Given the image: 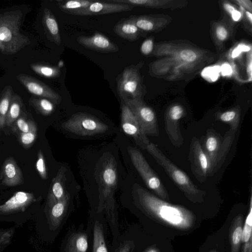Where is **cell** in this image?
I'll return each instance as SVG.
<instances>
[{
  "mask_svg": "<svg viewBox=\"0 0 252 252\" xmlns=\"http://www.w3.org/2000/svg\"><path fill=\"white\" fill-rule=\"evenodd\" d=\"M149 64V74L169 81L189 80L212 64L216 55L187 40L176 39L155 43Z\"/></svg>",
  "mask_w": 252,
  "mask_h": 252,
  "instance_id": "cell-1",
  "label": "cell"
},
{
  "mask_svg": "<svg viewBox=\"0 0 252 252\" xmlns=\"http://www.w3.org/2000/svg\"><path fill=\"white\" fill-rule=\"evenodd\" d=\"M134 195L142 211L160 222L183 230L191 228L195 224V215L189 210L169 203L138 184L134 186Z\"/></svg>",
  "mask_w": 252,
  "mask_h": 252,
  "instance_id": "cell-2",
  "label": "cell"
},
{
  "mask_svg": "<svg viewBox=\"0 0 252 252\" xmlns=\"http://www.w3.org/2000/svg\"><path fill=\"white\" fill-rule=\"evenodd\" d=\"M146 150L164 169L188 199L193 202L203 201L205 191L199 189L188 175L168 158L155 144L150 142Z\"/></svg>",
  "mask_w": 252,
  "mask_h": 252,
  "instance_id": "cell-3",
  "label": "cell"
},
{
  "mask_svg": "<svg viewBox=\"0 0 252 252\" xmlns=\"http://www.w3.org/2000/svg\"><path fill=\"white\" fill-rule=\"evenodd\" d=\"M22 16L19 11L0 14V51L2 53L15 54L30 44L29 38L20 31Z\"/></svg>",
  "mask_w": 252,
  "mask_h": 252,
  "instance_id": "cell-4",
  "label": "cell"
},
{
  "mask_svg": "<svg viewBox=\"0 0 252 252\" xmlns=\"http://www.w3.org/2000/svg\"><path fill=\"white\" fill-rule=\"evenodd\" d=\"M232 138L228 135L222 140L214 129L207 130L201 145L209 159V176H212L221 166L230 147Z\"/></svg>",
  "mask_w": 252,
  "mask_h": 252,
  "instance_id": "cell-5",
  "label": "cell"
},
{
  "mask_svg": "<svg viewBox=\"0 0 252 252\" xmlns=\"http://www.w3.org/2000/svg\"><path fill=\"white\" fill-rule=\"evenodd\" d=\"M127 151L133 165L147 187L159 198L169 200V195L164 185L141 152L136 148L131 146L128 147Z\"/></svg>",
  "mask_w": 252,
  "mask_h": 252,
  "instance_id": "cell-6",
  "label": "cell"
},
{
  "mask_svg": "<svg viewBox=\"0 0 252 252\" xmlns=\"http://www.w3.org/2000/svg\"><path fill=\"white\" fill-rule=\"evenodd\" d=\"M120 98L141 99L146 93L139 68L135 65L126 67L116 79Z\"/></svg>",
  "mask_w": 252,
  "mask_h": 252,
  "instance_id": "cell-7",
  "label": "cell"
},
{
  "mask_svg": "<svg viewBox=\"0 0 252 252\" xmlns=\"http://www.w3.org/2000/svg\"><path fill=\"white\" fill-rule=\"evenodd\" d=\"M66 130L80 136H91L106 131L109 127L95 116L79 112L73 115L63 123Z\"/></svg>",
  "mask_w": 252,
  "mask_h": 252,
  "instance_id": "cell-8",
  "label": "cell"
},
{
  "mask_svg": "<svg viewBox=\"0 0 252 252\" xmlns=\"http://www.w3.org/2000/svg\"><path fill=\"white\" fill-rule=\"evenodd\" d=\"M130 108L146 135L158 136L159 127L155 112L141 99L121 98Z\"/></svg>",
  "mask_w": 252,
  "mask_h": 252,
  "instance_id": "cell-9",
  "label": "cell"
},
{
  "mask_svg": "<svg viewBox=\"0 0 252 252\" xmlns=\"http://www.w3.org/2000/svg\"><path fill=\"white\" fill-rule=\"evenodd\" d=\"M121 126L124 132L132 137L136 144L146 149L150 141L142 130L135 116L128 106L121 99Z\"/></svg>",
  "mask_w": 252,
  "mask_h": 252,
  "instance_id": "cell-10",
  "label": "cell"
},
{
  "mask_svg": "<svg viewBox=\"0 0 252 252\" xmlns=\"http://www.w3.org/2000/svg\"><path fill=\"white\" fill-rule=\"evenodd\" d=\"M185 109L179 103H174L166 109L164 114L165 129L172 144L181 146L183 142L179 126L180 120L184 117Z\"/></svg>",
  "mask_w": 252,
  "mask_h": 252,
  "instance_id": "cell-11",
  "label": "cell"
},
{
  "mask_svg": "<svg viewBox=\"0 0 252 252\" xmlns=\"http://www.w3.org/2000/svg\"><path fill=\"white\" fill-rule=\"evenodd\" d=\"M211 35L214 46L218 53L222 52L225 44L235 35V23L224 15L217 20L210 22Z\"/></svg>",
  "mask_w": 252,
  "mask_h": 252,
  "instance_id": "cell-12",
  "label": "cell"
},
{
  "mask_svg": "<svg viewBox=\"0 0 252 252\" xmlns=\"http://www.w3.org/2000/svg\"><path fill=\"white\" fill-rule=\"evenodd\" d=\"M189 158L192 173L200 182H204L209 176V161L200 141L195 137L190 143Z\"/></svg>",
  "mask_w": 252,
  "mask_h": 252,
  "instance_id": "cell-13",
  "label": "cell"
},
{
  "mask_svg": "<svg viewBox=\"0 0 252 252\" xmlns=\"http://www.w3.org/2000/svg\"><path fill=\"white\" fill-rule=\"evenodd\" d=\"M16 77L31 94L47 98L55 105L62 102V97L58 93L36 78L25 74H19Z\"/></svg>",
  "mask_w": 252,
  "mask_h": 252,
  "instance_id": "cell-14",
  "label": "cell"
},
{
  "mask_svg": "<svg viewBox=\"0 0 252 252\" xmlns=\"http://www.w3.org/2000/svg\"><path fill=\"white\" fill-rule=\"evenodd\" d=\"M128 17L144 33L159 32L172 21L169 15L163 14L130 15Z\"/></svg>",
  "mask_w": 252,
  "mask_h": 252,
  "instance_id": "cell-15",
  "label": "cell"
},
{
  "mask_svg": "<svg viewBox=\"0 0 252 252\" xmlns=\"http://www.w3.org/2000/svg\"><path fill=\"white\" fill-rule=\"evenodd\" d=\"M76 40L85 48L100 53H114L119 50L117 44L97 31L90 36H79Z\"/></svg>",
  "mask_w": 252,
  "mask_h": 252,
  "instance_id": "cell-16",
  "label": "cell"
},
{
  "mask_svg": "<svg viewBox=\"0 0 252 252\" xmlns=\"http://www.w3.org/2000/svg\"><path fill=\"white\" fill-rule=\"evenodd\" d=\"M36 201L32 193L19 191L3 204L0 205V214L7 215L24 212Z\"/></svg>",
  "mask_w": 252,
  "mask_h": 252,
  "instance_id": "cell-17",
  "label": "cell"
},
{
  "mask_svg": "<svg viewBox=\"0 0 252 252\" xmlns=\"http://www.w3.org/2000/svg\"><path fill=\"white\" fill-rule=\"evenodd\" d=\"M101 182L103 186L101 198L97 208V212L102 211L106 201L113 196V191L117 182L116 168L111 161H108L103 167L101 173Z\"/></svg>",
  "mask_w": 252,
  "mask_h": 252,
  "instance_id": "cell-18",
  "label": "cell"
},
{
  "mask_svg": "<svg viewBox=\"0 0 252 252\" xmlns=\"http://www.w3.org/2000/svg\"><path fill=\"white\" fill-rule=\"evenodd\" d=\"M134 7L129 4L94 0L86 8L79 11L75 15L91 16L119 13L131 10Z\"/></svg>",
  "mask_w": 252,
  "mask_h": 252,
  "instance_id": "cell-19",
  "label": "cell"
},
{
  "mask_svg": "<svg viewBox=\"0 0 252 252\" xmlns=\"http://www.w3.org/2000/svg\"><path fill=\"white\" fill-rule=\"evenodd\" d=\"M109 2L153 9L175 10L188 4L186 0H109Z\"/></svg>",
  "mask_w": 252,
  "mask_h": 252,
  "instance_id": "cell-20",
  "label": "cell"
},
{
  "mask_svg": "<svg viewBox=\"0 0 252 252\" xmlns=\"http://www.w3.org/2000/svg\"><path fill=\"white\" fill-rule=\"evenodd\" d=\"M0 180L2 185L9 187L23 184L24 180L22 171L13 157H8L4 161L1 166Z\"/></svg>",
  "mask_w": 252,
  "mask_h": 252,
  "instance_id": "cell-21",
  "label": "cell"
},
{
  "mask_svg": "<svg viewBox=\"0 0 252 252\" xmlns=\"http://www.w3.org/2000/svg\"><path fill=\"white\" fill-rule=\"evenodd\" d=\"M113 31L119 36L130 42L135 41L145 35L129 17L123 18L118 22Z\"/></svg>",
  "mask_w": 252,
  "mask_h": 252,
  "instance_id": "cell-22",
  "label": "cell"
},
{
  "mask_svg": "<svg viewBox=\"0 0 252 252\" xmlns=\"http://www.w3.org/2000/svg\"><path fill=\"white\" fill-rule=\"evenodd\" d=\"M70 195L66 192L60 200L50 205H46L48 219L50 224L54 228H57L63 220L69 204Z\"/></svg>",
  "mask_w": 252,
  "mask_h": 252,
  "instance_id": "cell-23",
  "label": "cell"
},
{
  "mask_svg": "<svg viewBox=\"0 0 252 252\" xmlns=\"http://www.w3.org/2000/svg\"><path fill=\"white\" fill-rule=\"evenodd\" d=\"M42 24L48 39L59 46L62 39L58 23L51 10L47 8H45L43 11Z\"/></svg>",
  "mask_w": 252,
  "mask_h": 252,
  "instance_id": "cell-24",
  "label": "cell"
},
{
  "mask_svg": "<svg viewBox=\"0 0 252 252\" xmlns=\"http://www.w3.org/2000/svg\"><path fill=\"white\" fill-rule=\"evenodd\" d=\"M64 170L60 168L52 181L48 194L46 205H51L61 199L66 194L64 186Z\"/></svg>",
  "mask_w": 252,
  "mask_h": 252,
  "instance_id": "cell-25",
  "label": "cell"
},
{
  "mask_svg": "<svg viewBox=\"0 0 252 252\" xmlns=\"http://www.w3.org/2000/svg\"><path fill=\"white\" fill-rule=\"evenodd\" d=\"M243 216L239 214L233 219L229 230L231 252H239L243 233Z\"/></svg>",
  "mask_w": 252,
  "mask_h": 252,
  "instance_id": "cell-26",
  "label": "cell"
},
{
  "mask_svg": "<svg viewBox=\"0 0 252 252\" xmlns=\"http://www.w3.org/2000/svg\"><path fill=\"white\" fill-rule=\"evenodd\" d=\"M88 249V236L81 231L71 234L67 240L65 252H87Z\"/></svg>",
  "mask_w": 252,
  "mask_h": 252,
  "instance_id": "cell-27",
  "label": "cell"
},
{
  "mask_svg": "<svg viewBox=\"0 0 252 252\" xmlns=\"http://www.w3.org/2000/svg\"><path fill=\"white\" fill-rule=\"evenodd\" d=\"M241 109L239 106L232 108L225 111H218L215 114L216 119L229 125L232 131H236L239 126Z\"/></svg>",
  "mask_w": 252,
  "mask_h": 252,
  "instance_id": "cell-28",
  "label": "cell"
},
{
  "mask_svg": "<svg viewBox=\"0 0 252 252\" xmlns=\"http://www.w3.org/2000/svg\"><path fill=\"white\" fill-rule=\"evenodd\" d=\"M93 0H57V5L63 12L75 15L79 11L86 8Z\"/></svg>",
  "mask_w": 252,
  "mask_h": 252,
  "instance_id": "cell-29",
  "label": "cell"
},
{
  "mask_svg": "<svg viewBox=\"0 0 252 252\" xmlns=\"http://www.w3.org/2000/svg\"><path fill=\"white\" fill-rule=\"evenodd\" d=\"M241 242L243 243L242 252H252V203L250 198V209L243 228Z\"/></svg>",
  "mask_w": 252,
  "mask_h": 252,
  "instance_id": "cell-30",
  "label": "cell"
},
{
  "mask_svg": "<svg viewBox=\"0 0 252 252\" xmlns=\"http://www.w3.org/2000/svg\"><path fill=\"white\" fill-rule=\"evenodd\" d=\"M23 101L21 98L16 94H13L6 118L5 125L11 127L16 121L20 117L23 111Z\"/></svg>",
  "mask_w": 252,
  "mask_h": 252,
  "instance_id": "cell-31",
  "label": "cell"
},
{
  "mask_svg": "<svg viewBox=\"0 0 252 252\" xmlns=\"http://www.w3.org/2000/svg\"><path fill=\"white\" fill-rule=\"evenodd\" d=\"M13 94L12 88L10 86H6L1 94L0 96V130L6 126V118Z\"/></svg>",
  "mask_w": 252,
  "mask_h": 252,
  "instance_id": "cell-32",
  "label": "cell"
},
{
  "mask_svg": "<svg viewBox=\"0 0 252 252\" xmlns=\"http://www.w3.org/2000/svg\"><path fill=\"white\" fill-rule=\"evenodd\" d=\"M92 252H108L103 226L98 221L94 226Z\"/></svg>",
  "mask_w": 252,
  "mask_h": 252,
  "instance_id": "cell-33",
  "label": "cell"
},
{
  "mask_svg": "<svg viewBox=\"0 0 252 252\" xmlns=\"http://www.w3.org/2000/svg\"><path fill=\"white\" fill-rule=\"evenodd\" d=\"M32 69L40 76L47 78H57L60 76L61 70L59 66L46 63H33L31 65Z\"/></svg>",
  "mask_w": 252,
  "mask_h": 252,
  "instance_id": "cell-34",
  "label": "cell"
},
{
  "mask_svg": "<svg viewBox=\"0 0 252 252\" xmlns=\"http://www.w3.org/2000/svg\"><path fill=\"white\" fill-rule=\"evenodd\" d=\"M30 104L37 112L43 115H49L55 110V104L45 98H31Z\"/></svg>",
  "mask_w": 252,
  "mask_h": 252,
  "instance_id": "cell-35",
  "label": "cell"
},
{
  "mask_svg": "<svg viewBox=\"0 0 252 252\" xmlns=\"http://www.w3.org/2000/svg\"><path fill=\"white\" fill-rule=\"evenodd\" d=\"M37 132V126L35 123L29 132L18 133L19 141L23 147L28 149L32 147L36 139Z\"/></svg>",
  "mask_w": 252,
  "mask_h": 252,
  "instance_id": "cell-36",
  "label": "cell"
},
{
  "mask_svg": "<svg viewBox=\"0 0 252 252\" xmlns=\"http://www.w3.org/2000/svg\"><path fill=\"white\" fill-rule=\"evenodd\" d=\"M35 123L31 120H27L23 112L20 117L16 121L13 125L12 128L14 131L19 133L28 132L32 128Z\"/></svg>",
  "mask_w": 252,
  "mask_h": 252,
  "instance_id": "cell-37",
  "label": "cell"
},
{
  "mask_svg": "<svg viewBox=\"0 0 252 252\" xmlns=\"http://www.w3.org/2000/svg\"><path fill=\"white\" fill-rule=\"evenodd\" d=\"M221 5L226 14L225 15L233 22L241 19V11L236 7L234 3L232 4L227 0H222L221 1Z\"/></svg>",
  "mask_w": 252,
  "mask_h": 252,
  "instance_id": "cell-38",
  "label": "cell"
},
{
  "mask_svg": "<svg viewBox=\"0 0 252 252\" xmlns=\"http://www.w3.org/2000/svg\"><path fill=\"white\" fill-rule=\"evenodd\" d=\"M36 169L43 180L47 178V172L45 165L44 155L42 151L39 150L37 152V159L36 162Z\"/></svg>",
  "mask_w": 252,
  "mask_h": 252,
  "instance_id": "cell-39",
  "label": "cell"
},
{
  "mask_svg": "<svg viewBox=\"0 0 252 252\" xmlns=\"http://www.w3.org/2000/svg\"><path fill=\"white\" fill-rule=\"evenodd\" d=\"M155 43L153 37L146 38L140 46V50L141 54L146 57L151 56L154 50Z\"/></svg>",
  "mask_w": 252,
  "mask_h": 252,
  "instance_id": "cell-40",
  "label": "cell"
},
{
  "mask_svg": "<svg viewBox=\"0 0 252 252\" xmlns=\"http://www.w3.org/2000/svg\"><path fill=\"white\" fill-rule=\"evenodd\" d=\"M242 13V17L241 20H243V23L245 28L251 34L252 26V13L246 11L242 8L239 7Z\"/></svg>",
  "mask_w": 252,
  "mask_h": 252,
  "instance_id": "cell-41",
  "label": "cell"
},
{
  "mask_svg": "<svg viewBox=\"0 0 252 252\" xmlns=\"http://www.w3.org/2000/svg\"><path fill=\"white\" fill-rule=\"evenodd\" d=\"M235 5L242 9L252 13V2L250 0H232Z\"/></svg>",
  "mask_w": 252,
  "mask_h": 252,
  "instance_id": "cell-42",
  "label": "cell"
},
{
  "mask_svg": "<svg viewBox=\"0 0 252 252\" xmlns=\"http://www.w3.org/2000/svg\"><path fill=\"white\" fill-rule=\"evenodd\" d=\"M134 244L131 241H125L118 248L116 252H132Z\"/></svg>",
  "mask_w": 252,
  "mask_h": 252,
  "instance_id": "cell-43",
  "label": "cell"
},
{
  "mask_svg": "<svg viewBox=\"0 0 252 252\" xmlns=\"http://www.w3.org/2000/svg\"><path fill=\"white\" fill-rule=\"evenodd\" d=\"M143 252H159V251L157 248L150 247L145 249Z\"/></svg>",
  "mask_w": 252,
  "mask_h": 252,
  "instance_id": "cell-44",
  "label": "cell"
},
{
  "mask_svg": "<svg viewBox=\"0 0 252 252\" xmlns=\"http://www.w3.org/2000/svg\"><path fill=\"white\" fill-rule=\"evenodd\" d=\"M210 252H216L214 251H211Z\"/></svg>",
  "mask_w": 252,
  "mask_h": 252,
  "instance_id": "cell-45",
  "label": "cell"
}]
</instances>
